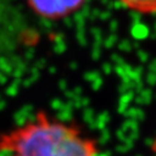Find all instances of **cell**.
Segmentation results:
<instances>
[{
	"mask_svg": "<svg viewBox=\"0 0 156 156\" xmlns=\"http://www.w3.org/2000/svg\"><path fill=\"white\" fill-rule=\"evenodd\" d=\"M98 141L78 124L38 110L0 132V156H98Z\"/></svg>",
	"mask_w": 156,
	"mask_h": 156,
	"instance_id": "cell-1",
	"label": "cell"
},
{
	"mask_svg": "<svg viewBox=\"0 0 156 156\" xmlns=\"http://www.w3.org/2000/svg\"><path fill=\"white\" fill-rule=\"evenodd\" d=\"M119 2L126 8L139 14L144 15L156 14V0H119Z\"/></svg>",
	"mask_w": 156,
	"mask_h": 156,
	"instance_id": "cell-3",
	"label": "cell"
},
{
	"mask_svg": "<svg viewBox=\"0 0 156 156\" xmlns=\"http://www.w3.org/2000/svg\"><path fill=\"white\" fill-rule=\"evenodd\" d=\"M29 8L39 17L58 21L73 15L86 4V0H26Z\"/></svg>",
	"mask_w": 156,
	"mask_h": 156,
	"instance_id": "cell-2",
	"label": "cell"
}]
</instances>
